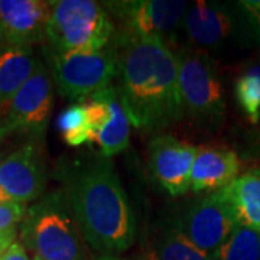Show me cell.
<instances>
[{"instance_id": "obj_1", "label": "cell", "mask_w": 260, "mask_h": 260, "mask_svg": "<svg viewBox=\"0 0 260 260\" xmlns=\"http://www.w3.org/2000/svg\"><path fill=\"white\" fill-rule=\"evenodd\" d=\"M62 171L64 191L85 243L100 256L124 253L136 239V221L109 158L91 155Z\"/></svg>"}, {"instance_id": "obj_2", "label": "cell", "mask_w": 260, "mask_h": 260, "mask_svg": "<svg viewBox=\"0 0 260 260\" xmlns=\"http://www.w3.org/2000/svg\"><path fill=\"white\" fill-rule=\"evenodd\" d=\"M117 85L132 126L156 132L182 114L178 56L159 38H120Z\"/></svg>"}, {"instance_id": "obj_3", "label": "cell", "mask_w": 260, "mask_h": 260, "mask_svg": "<svg viewBox=\"0 0 260 260\" xmlns=\"http://www.w3.org/2000/svg\"><path fill=\"white\" fill-rule=\"evenodd\" d=\"M22 239L39 260H90L64 189L49 192L28 208Z\"/></svg>"}, {"instance_id": "obj_4", "label": "cell", "mask_w": 260, "mask_h": 260, "mask_svg": "<svg viewBox=\"0 0 260 260\" xmlns=\"http://www.w3.org/2000/svg\"><path fill=\"white\" fill-rule=\"evenodd\" d=\"M114 26L106 8L93 0L52 2L47 42L51 52L100 51L109 45Z\"/></svg>"}, {"instance_id": "obj_5", "label": "cell", "mask_w": 260, "mask_h": 260, "mask_svg": "<svg viewBox=\"0 0 260 260\" xmlns=\"http://www.w3.org/2000/svg\"><path fill=\"white\" fill-rule=\"evenodd\" d=\"M49 64L58 91L75 102H84L113 85V80L119 75V54L114 48L51 52Z\"/></svg>"}, {"instance_id": "obj_6", "label": "cell", "mask_w": 260, "mask_h": 260, "mask_svg": "<svg viewBox=\"0 0 260 260\" xmlns=\"http://www.w3.org/2000/svg\"><path fill=\"white\" fill-rule=\"evenodd\" d=\"M177 56L184 112L198 121L218 123L224 116V97L214 64L200 52L182 51Z\"/></svg>"}, {"instance_id": "obj_7", "label": "cell", "mask_w": 260, "mask_h": 260, "mask_svg": "<svg viewBox=\"0 0 260 260\" xmlns=\"http://www.w3.org/2000/svg\"><path fill=\"white\" fill-rule=\"evenodd\" d=\"M177 224L195 247L215 259V254L240 223L223 189L188 205Z\"/></svg>"}, {"instance_id": "obj_8", "label": "cell", "mask_w": 260, "mask_h": 260, "mask_svg": "<svg viewBox=\"0 0 260 260\" xmlns=\"http://www.w3.org/2000/svg\"><path fill=\"white\" fill-rule=\"evenodd\" d=\"M188 2L184 0H135L109 2L106 9L124 22L123 37L159 38L172 32L184 20Z\"/></svg>"}, {"instance_id": "obj_9", "label": "cell", "mask_w": 260, "mask_h": 260, "mask_svg": "<svg viewBox=\"0 0 260 260\" xmlns=\"http://www.w3.org/2000/svg\"><path fill=\"white\" fill-rule=\"evenodd\" d=\"M81 103L88 112L94 142L103 156L110 158L129 146L132 123L117 87L110 85Z\"/></svg>"}, {"instance_id": "obj_10", "label": "cell", "mask_w": 260, "mask_h": 260, "mask_svg": "<svg viewBox=\"0 0 260 260\" xmlns=\"http://www.w3.org/2000/svg\"><path fill=\"white\" fill-rule=\"evenodd\" d=\"M47 185V168L39 145L32 142L0 160V186L9 201L26 204L39 198Z\"/></svg>"}, {"instance_id": "obj_11", "label": "cell", "mask_w": 260, "mask_h": 260, "mask_svg": "<svg viewBox=\"0 0 260 260\" xmlns=\"http://www.w3.org/2000/svg\"><path fill=\"white\" fill-rule=\"evenodd\" d=\"M52 104L54 90L51 74L45 65L39 64L28 83L13 97L3 120L15 132L41 135L47 129Z\"/></svg>"}, {"instance_id": "obj_12", "label": "cell", "mask_w": 260, "mask_h": 260, "mask_svg": "<svg viewBox=\"0 0 260 260\" xmlns=\"http://www.w3.org/2000/svg\"><path fill=\"white\" fill-rule=\"evenodd\" d=\"M198 149L169 135H159L149 143V168L155 181L172 197L189 189V178Z\"/></svg>"}, {"instance_id": "obj_13", "label": "cell", "mask_w": 260, "mask_h": 260, "mask_svg": "<svg viewBox=\"0 0 260 260\" xmlns=\"http://www.w3.org/2000/svg\"><path fill=\"white\" fill-rule=\"evenodd\" d=\"M52 2L0 0V29L6 45L30 47L47 42Z\"/></svg>"}, {"instance_id": "obj_14", "label": "cell", "mask_w": 260, "mask_h": 260, "mask_svg": "<svg viewBox=\"0 0 260 260\" xmlns=\"http://www.w3.org/2000/svg\"><path fill=\"white\" fill-rule=\"evenodd\" d=\"M239 171L240 160L233 150L198 149L189 178V189L194 192L223 191L237 178Z\"/></svg>"}, {"instance_id": "obj_15", "label": "cell", "mask_w": 260, "mask_h": 260, "mask_svg": "<svg viewBox=\"0 0 260 260\" xmlns=\"http://www.w3.org/2000/svg\"><path fill=\"white\" fill-rule=\"evenodd\" d=\"M184 29L188 38L205 48L220 45L233 30V20L221 6L207 2H195L184 16Z\"/></svg>"}, {"instance_id": "obj_16", "label": "cell", "mask_w": 260, "mask_h": 260, "mask_svg": "<svg viewBox=\"0 0 260 260\" xmlns=\"http://www.w3.org/2000/svg\"><path fill=\"white\" fill-rule=\"evenodd\" d=\"M30 47L6 45L0 51V114L8 113L10 103L39 67Z\"/></svg>"}, {"instance_id": "obj_17", "label": "cell", "mask_w": 260, "mask_h": 260, "mask_svg": "<svg viewBox=\"0 0 260 260\" xmlns=\"http://www.w3.org/2000/svg\"><path fill=\"white\" fill-rule=\"evenodd\" d=\"M239 223L260 233V171L253 169L237 177L224 189Z\"/></svg>"}, {"instance_id": "obj_18", "label": "cell", "mask_w": 260, "mask_h": 260, "mask_svg": "<svg viewBox=\"0 0 260 260\" xmlns=\"http://www.w3.org/2000/svg\"><path fill=\"white\" fill-rule=\"evenodd\" d=\"M58 130L61 138L71 148L93 143V127L84 103L65 107L58 116Z\"/></svg>"}, {"instance_id": "obj_19", "label": "cell", "mask_w": 260, "mask_h": 260, "mask_svg": "<svg viewBox=\"0 0 260 260\" xmlns=\"http://www.w3.org/2000/svg\"><path fill=\"white\" fill-rule=\"evenodd\" d=\"M234 94L250 123H260V64L246 67L234 83Z\"/></svg>"}, {"instance_id": "obj_20", "label": "cell", "mask_w": 260, "mask_h": 260, "mask_svg": "<svg viewBox=\"0 0 260 260\" xmlns=\"http://www.w3.org/2000/svg\"><path fill=\"white\" fill-rule=\"evenodd\" d=\"M155 256L158 260H213L186 239L178 224L160 233Z\"/></svg>"}, {"instance_id": "obj_21", "label": "cell", "mask_w": 260, "mask_h": 260, "mask_svg": "<svg viewBox=\"0 0 260 260\" xmlns=\"http://www.w3.org/2000/svg\"><path fill=\"white\" fill-rule=\"evenodd\" d=\"M217 260H260V233L239 224L215 254Z\"/></svg>"}, {"instance_id": "obj_22", "label": "cell", "mask_w": 260, "mask_h": 260, "mask_svg": "<svg viewBox=\"0 0 260 260\" xmlns=\"http://www.w3.org/2000/svg\"><path fill=\"white\" fill-rule=\"evenodd\" d=\"M28 213L26 204L22 203H2L0 204V232L15 229V225L25 220V215Z\"/></svg>"}, {"instance_id": "obj_23", "label": "cell", "mask_w": 260, "mask_h": 260, "mask_svg": "<svg viewBox=\"0 0 260 260\" xmlns=\"http://www.w3.org/2000/svg\"><path fill=\"white\" fill-rule=\"evenodd\" d=\"M242 9L244 18L250 23L256 34L260 35V0H246L237 3Z\"/></svg>"}, {"instance_id": "obj_24", "label": "cell", "mask_w": 260, "mask_h": 260, "mask_svg": "<svg viewBox=\"0 0 260 260\" xmlns=\"http://www.w3.org/2000/svg\"><path fill=\"white\" fill-rule=\"evenodd\" d=\"M0 260H30L29 259L28 253L25 250V247L20 243L15 242L6 253L0 257Z\"/></svg>"}, {"instance_id": "obj_25", "label": "cell", "mask_w": 260, "mask_h": 260, "mask_svg": "<svg viewBox=\"0 0 260 260\" xmlns=\"http://www.w3.org/2000/svg\"><path fill=\"white\" fill-rule=\"evenodd\" d=\"M16 234H18L16 229H10V230L0 232V257H2L10 246L15 243Z\"/></svg>"}, {"instance_id": "obj_26", "label": "cell", "mask_w": 260, "mask_h": 260, "mask_svg": "<svg viewBox=\"0 0 260 260\" xmlns=\"http://www.w3.org/2000/svg\"><path fill=\"white\" fill-rule=\"evenodd\" d=\"M13 132H15V130L12 129L6 121L0 120V145H2V142L6 139L9 135H12Z\"/></svg>"}, {"instance_id": "obj_27", "label": "cell", "mask_w": 260, "mask_h": 260, "mask_svg": "<svg viewBox=\"0 0 260 260\" xmlns=\"http://www.w3.org/2000/svg\"><path fill=\"white\" fill-rule=\"evenodd\" d=\"M254 158H256V164H257V169H256V171H260V142H259V145H257V152H256V156H254Z\"/></svg>"}, {"instance_id": "obj_28", "label": "cell", "mask_w": 260, "mask_h": 260, "mask_svg": "<svg viewBox=\"0 0 260 260\" xmlns=\"http://www.w3.org/2000/svg\"><path fill=\"white\" fill-rule=\"evenodd\" d=\"M99 260H124V259H119V257H114V256H100Z\"/></svg>"}, {"instance_id": "obj_29", "label": "cell", "mask_w": 260, "mask_h": 260, "mask_svg": "<svg viewBox=\"0 0 260 260\" xmlns=\"http://www.w3.org/2000/svg\"><path fill=\"white\" fill-rule=\"evenodd\" d=\"M5 47H6V44H5V41H3V37H2V29H0V51H2Z\"/></svg>"}, {"instance_id": "obj_30", "label": "cell", "mask_w": 260, "mask_h": 260, "mask_svg": "<svg viewBox=\"0 0 260 260\" xmlns=\"http://www.w3.org/2000/svg\"><path fill=\"white\" fill-rule=\"evenodd\" d=\"M143 260H158V257L155 256V253H152V254H148Z\"/></svg>"}, {"instance_id": "obj_31", "label": "cell", "mask_w": 260, "mask_h": 260, "mask_svg": "<svg viewBox=\"0 0 260 260\" xmlns=\"http://www.w3.org/2000/svg\"><path fill=\"white\" fill-rule=\"evenodd\" d=\"M34 260H39V259H37V257H35V259H34Z\"/></svg>"}]
</instances>
